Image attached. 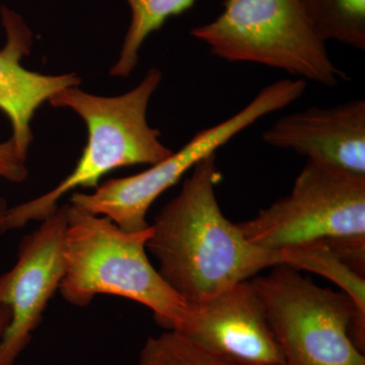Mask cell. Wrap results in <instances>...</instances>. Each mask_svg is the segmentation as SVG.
Wrapping results in <instances>:
<instances>
[{"label": "cell", "mask_w": 365, "mask_h": 365, "mask_svg": "<svg viewBox=\"0 0 365 365\" xmlns=\"http://www.w3.org/2000/svg\"><path fill=\"white\" fill-rule=\"evenodd\" d=\"M302 79H280L262 88L242 110L225 121L197 132L188 143L150 169L130 177L107 180L91 194H72L71 205L102 215L127 232L150 227L146 215L153 202L208 155L261 118L284 109L306 91Z\"/></svg>", "instance_id": "cell-7"}, {"label": "cell", "mask_w": 365, "mask_h": 365, "mask_svg": "<svg viewBox=\"0 0 365 365\" xmlns=\"http://www.w3.org/2000/svg\"><path fill=\"white\" fill-rule=\"evenodd\" d=\"M126 2L130 9V24L119 59L110 71V74L116 78H128L138 63L139 51L145 40L160 30L170 18L189 9L195 0H126Z\"/></svg>", "instance_id": "cell-12"}, {"label": "cell", "mask_w": 365, "mask_h": 365, "mask_svg": "<svg viewBox=\"0 0 365 365\" xmlns=\"http://www.w3.org/2000/svg\"><path fill=\"white\" fill-rule=\"evenodd\" d=\"M28 155H24L13 139L0 143V180L11 182L26 181L29 176Z\"/></svg>", "instance_id": "cell-15"}, {"label": "cell", "mask_w": 365, "mask_h": 365, "mask_svg": "<svg viewBox=\"0 0 365 365\" xmlns=\"http://www.w3.org/2000/svg\"><path fill=\"white\" fill-rule=\"evenodd\" d=\"M0 20L6 33V45L0 49V111L11 122V138L28 155L36 112L60 91L81 85V79L74 72L46 76L26 69L21 60L32 50L30 26L20 14L6 6L0 7Z\"/></svg>", "instance_id": "cell-11"}, {"label": "cell", "mask_w": 365, "mask_h": 365, "mask_svg": "<svg viewBox=\"0 0 365 365\" xmlns=\"http://www.w3.org/2000/svg\"><path fill=\"white\" fill-rule=\"evenodd\" d=\"M175 332L208 351L255 365H283L265 307L252 281L191 307Z\"/></svg>", "instance_id": "cell-9"}, {"label": "cell", "mask_w": 365, "mask_h": 365, "mask_svg": "<svg viewBox=\"0 0 365 365\" xmlns=\"http://www.w3.org/2000/svg\"><path fill=\"white\" fill-rule=\"evenodd\" d=\"M137 365H255L208 351L182 334L165 331L148 338Z\"/></svg>", "instance_id": "cell-14"}, {"label": "cell", "mask_w": 365, "mask_h": 365, "mask_svg": "<svg viewBox=\"0 0 365 365\" xmlns=\"http://www.w3.org/2000/svg\"><path fill=\"white\" fill-rule=\"evenodd\" d=\"M309 21L324 42L365 50V0H302Z\"/></svg>", "instance_id": "cell-13"}, {"label": "cell", "mask_w": 365, "mask_h": 365, "mask_svg": "<svg viewBox=\"0 0 365 365\" xmlns=\"http://www.w3.org/2000/svg\"><path fill=\"white\" fill-rule=\"evenodd\" d=\"M263 140L307 160L365 176V101L292 113L264 132Z\"/></svg>", "instance_id": "cell-10"}, {"label": "cell", "mask_w": 365, "mask_h": 365, "mask_svg": "<svg viewBox=\"0 0 365 365\" xmlns=\"http://www.w3.org/2000/svg\"><path fill=\"white\" fill-rule=\"evenodd\" d=\"M151 234V225L124 232L109 218L69 203L62 297L79 307L88 306L98 294L125 297L151 309L165 330H176L190 306L151 265L146 254Z\"/></svg>", "instance_id": "cell-3"}, {"label": "cell", "mask_w": 365, "mask_h": 365, "mask_svg": "<svg viewBox=\"0 0 365 365\" xmlns=\"http://www.w3.org/2000/svg\"><path fill=\"white\" fill-rule=\"evenodd\" d=\"M9 209V205L4 198H0V235L6 232V225H4V220H6V216Z\"/></svg>", "instance_id": "cell-17"}, {"label": "cell", "mask_w": 365, "mask_h": 365, "mask_svg": "<svg viewBox=\"0 0 365 365\" xmlns=\"http://www.w3.org/2000/svg\"><path fill=\"white\" fill-rule=\"evenodd\" d=\"M237 225L260 248L323 242L343 255L364 253L365 176L307 160L289 195Z\"/></svg>", "instance_id": "cell-6"}, {"label": "cell", "mask_w": 365, "mask_h": 365, "mask_svg": "<svg viewBox=\"0 0 365 365\" xmlns=\"http://www.w3.org/2000/svg\"><path fill=\"white\" fill-rule=\"evenodd\" d=\"M220 179L216 153L197 163L155 217L146 244L163 280L191 307L202 306L263 269L295 268L299 262V249L260 248L223 215L215 192Z\"/></svg>", "instance_id": "cell-1"}, {"label": "cell", "mask_w": 365, "mask_h": 365, "mask_svg": "<svg viewBox=\"0 0 365 365\" xmlns=\"http://www.w3.org/2000/svg\"><path fill=\"white\" fill-rule=\"evenodd\" d=\"M160 69L151 68L133 90L117 97L91 95L76 88L60 91L49 101L83 119L88 141L76 168L55 188L7 209L6 232L42 222L59 207V201L78 188H97L98 182L120 168L162 162L173 151L160 141V132L148 121V105L162 83Z\"/></svg>", "instance_id": "cell-2"}, {"label": "cell", "mask_w": 365, "mask_h": 365, "mask_svg": "<svg viewBox=\"0 0 365 365\" xmlns=\"http://www.w3.org/2000/svg\"><path fill=\"white\" fill-rule=\"evenodd\" d=\"M217 58L279 69L333 88L346 78L307 18L302 0H225L215 21L192 29Z\"/></svg>", "instance_id": "cell-4"}, {"label": "cell", "mask_w": 365, "mask_h": 365, "mask_svg": "<svg viewBox=\"0 0 365 365\" xmlns=\"http://www.w3.org/2000/svg\"><path fill=\"white\" fill-rule=\"evenodd\" d=\"M67 208L68 204L59 206L24 237L18 261L0 276V304L11 309V321L0 338V365L16 364L63 279Z\"/></svg>", "instance_id": "cell-8"}, {"label": "cell", "mask_w": 365, "mask_h": 365, "mask_svg": "<svg viewBox=\"0 0 365 365\" xmlns=\"http://www.w3.org/2000/svg\"><path fill=\"white\" fill-rule=\"evenodd\" d=\"M283 365H365V318L344 292L278 265L252 280Z\"/></svg>", "instance_id": "cell-5"}, {"label": "cell", "mask_w": 365, "mask_h": 365, "mask_svg": "<svg viewBox=\"0 0 365 365\" xmlns=\"http://www.w3.org/2000/svg\"><path fill=\"white\" fill-rule=\"evenodd\" d=\"M11 321V309L4 304H0V338L4 333Z\"/></svg>", "instance_id": "cell-16"}]
</instances>
